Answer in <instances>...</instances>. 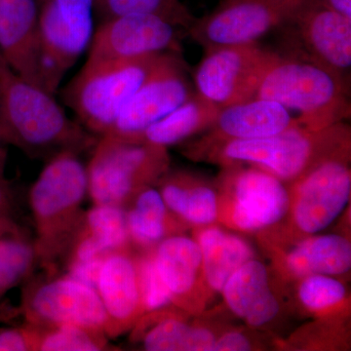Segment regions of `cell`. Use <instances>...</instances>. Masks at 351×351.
I'll return each mask as SVG.
<instances>
[{
  "mask_svg": "<svg viewBox=\"0 0 351 351\" xmlns=\"http://www.w3.org/2000/svg\"><path fill=\"white\" fill-rule=\"evenodd\" d=\"M195 239L202 254L205 283L211 293H221L233 272L255 256L246 240L214 225L202 226Z\"/></svg>",
  "mask_w": 351,
  "mask_h": 351,
  "instance_id": "obj_25",
  "label": "cell"
},
{
  "mask_svg": "<svg viewBox=\"0 0 351 351\" xmlns=\"http://www.w3.org/2000/svg\"><path fill=\"white\" fill-rule=\"evenodd\" d=\"M221 293L228 309L251 328L269 324L280 311L269 269L254 258L233 272Z\"/></svg>",
  "mask_w": 351,
  "mask_h": 351,
  "instance_id": "obj_20",
  "label": "cell"
},
{
  "mask_svg": "<svg viewBox=\"0 0 351 351\" xmlns=\"http://www.w3.org/2000/svg\"><path fill=\"white\" fill-rule=\"evenodd\" d=\"M254 345L246 334L240 331L225 332L217 337L213 351L253 350Z\"/></svg>",
  "mask_w": 351,
  "mask_h": 351,
  "instance_id": "obj_35",
  "label": "cell"
},
{
  "mask_svg": "<svg viewBox=\"0 0 351 351\" xmlns=\"http://www.w3.org/2000/svg\"><path fill=\"white\" fill-rule=\"evenodd\" d=\"M13 145V141L10 132L8 130V127H7L5 121H4L1 108H0V145Z\"/></svg>",
  "mask_w": 351,
  "mask_h": 351,
  "instance_id": "obj_38",
  "label": "cell"
},
{
  "mask_svg": "<svg viewBox=\"0 0 351 351\" xmlns=\"http://www.w3.org/2000/svg\"><path fill=\"white\" fill-rule=\"evenodd\" d=\"M219 110L218 106L195 92L189 100L147 127L138 141L167 149L207 130L213 124Z\"/></svg>",
  "mask_w": 351,
  "mask_h": 351,
  "instance_id": "obj_26",
  "label": "cell"
},
{
  "mask_svg": "<svg viewBox=\"0 0 351 351\" xmlns=\"http://www.w3.org/2000/svg\"><path fill=\"white\" fill-rule=\"evenodd\" d=\"M151 251L173 304L191 313L203 311L211 292L205 283L202 254L196 240L173 234Z\"/></svg>",
  "mask_w": 351,
  "mask_h": 351,
  "instance_id": "obj_17",
  "label": "cell"
},
{
  "mask_svg": "<svg viewBox=\"0 0 351 351\" xmlns=\"http://www.w3.org/2000/svg\"><path fill=\"white\" fill-rule=\"evenodd\" d=\"M295 126L302 125L282 106L254 98L221 108L197 144L267 138Z\"/></svg>",
  "mask_w": 351,
  "mask_h": 351,
  "instance_id": "obj_19",
  "label": "cell"
},
{
  "mask_svg": "<svg viewBox=\"0 0 351 351\" xmlns=\"http://www.w3.org/2000/svg\"><path fill=\"white\" fill-rule=\"evenodd\" d=\"M274 55L257 43L208 49L193 75L195 92L221 108L251 100Z\"/></svg>",
  "mask_w": 351,
  "mask_h": 351,
  "instance_id": "obj_11",
  "label": "cell"
},
{
  "mask_svg": "<svg viewBox=\"0 0 351 351\" xmlns=\"http://www.w3.org/2000/svg\"><path fill=\"white\" fill-rule=\"evenodd\" d=\"M96 290L107 313L105 332L108 337L128 331L145 315L137 256L132 255L130 248L112 252L104 258Z\"/></svg>",
  "mask_w": 351,
  "mask_h": 351,
  "instance_id": "obj_18",
  "label": "cell"
},
{
  "mask_svg": "<svg viewBox=\"0 0 351 351\" xmlns=\"http://www.w3.org/2000/svg\"><path fill=\"white\" fill-rule=\"evenodd\" d=\"M191 86L181 53H164L149 77L127 101L107 133L138 141L141 134L189 100Z\"/></svg>",
  "mask_w": 351,
  "mask_h": 351,
  "instance_id": "obj_13",
  "label": "cell"
},
{
  "mask_svg": "<svg viewBox=\"0 0 351 351\" xmlns=\"http://www.w3.org/2000/svg\"><path fill=\"white\" fill-rule=\"evenodd\" d=\"M38 262L34 239L13 221L0 228V298L31 276Z\"/></svg>",
  "mask_w": 351,
  "mask_h": 351,
  "instance_id": "obj_28",
  "label": "cell"
},
{
  "mask_svg": "<svg viewBox=\"0 0 351 351\" xmlns=\"http://www.w3.org/2000/svg\"><path fill=\"white\" fill-rule=\"evenodd\" d=\"M298 280V301L309 313L324 318L348 306V290L336 277L313 274Z\"/></svg>",
  "mask_w": 351,
  "mask_h": 351,
  "instance_id": "obj_30",
  "label": "cell"
},
{
  "mask_svg": "<svg viewBox=\"0 0 351 351\" xmlns=\"http://www.w3.org/2000/svg\"><path fill=\"white\" fill-rule=\"evenodd\" d=\"M348 97L350 89L327 69L278 52L254 95L299 113L298 121L308 129L325 128L350 119Z\"/></svg>",
  "mask_w": 351,
  "mask_h": 351,
  "instance_id": "obj_4",
  "label": "cell"
},
{
  "mask_svg": "<svg viewBox=\"0 0 351 351\" xmlns=\"http://www.w3.org/2000/svg\"><path fill=\"white\" fill-rule=\"evenodd\" d=\"M104 258L89 261V262L66 263L68 276L73 277L76 280L80 281V282L96 288L97 279H98L99 272H100Z\"/></svg>",
  "mask_w": 351,
  "mask_h": 351,
  "instance_id": "obj_34",
  "label": "cell"
},
{
  "mask_svg": "<svg viewBox=\"0 0 351 351\" xmlns=\"http://www.w3.org/2000/svg\"><path fill=\"white\" fill-rule=\"evenodd\" d=\"M128 205L125 211L131 243L147 252L166 237L176 234L173 213L158 189L152 186L141 189Z\"/></svg>",
  "mask_w": 351,
  "mask_h": 351,
  "instance_id": "obj_27",
  "label": "cell"
},
{
  "mask_svg": "<svg viewBox=\"0 0 351 351\" xmlns=\"http://www.w3.org/2000/svg\"><path fill=\"white\" fill-rule=\"evenodd\" d=\"M0 108L14 147L29 156L80 152L96 145L86 129L69 119L54 95L25 82L8 66L0 69Z\"/></svg>",
  "mask_w": 351,
  "mask_h": 351,
  "instance_id": "obj_3",
  "label": "cell"
},
{
  "mask_svg": "<svg viewBox=\"0 0 351 351\" xmlns=\"http://www.w3.org/2000/svg\"><path fill=\"white\" fill-rule=\"evenodd\" d=\"M277 29L285 52L327 69L350 89L351 19L306 0Z\"/></svg>",
  "mask_w": 351,
  "mask_h": 351,
  "instance_id": "obj_7",
  "label": "cell"
},
{
  "mask_svg": "<svg viewBox=\"0 0 351 351\" xmlns=\"http://www.w3.org/2000/svg\"><path fill=\"white\" fill-rule=\"evenodd\" d=\"M4 160V156L2 154L1 149H0V161Z\"/></svg>",
  "mask_w": 351,
  "mask_h": 351,
  "instance_id": "obj_40",
  "label": "cell"
},
{
  "mask_svg": "<svg viewBox=\"0 0 351 351\" xmlns=\"http://www.w3.org/2000/svg\"><path fill=\"white\" fill-rule=\"evenodd\" d=\"M95 0H39V29L46 89L55 95L66 73L89 49Z\"/></svg>",
  "mask_w": 351,
  "mask_h": 351,
  "instance_id": "obj_9",
  "label": "cell"
},
{
  "mask_svg": "<svg viewBox=\"0 0 351 351\" xmlns=\"http://www.w3.org/2000/svg\"><path fill=\"white\" fill-rule=\"evenodd\" d=\"M7 64H5V62L3 61V59H2L1 55H0V69L6 68Z\"/></svg>",
  "mask_w": 351,
  "mask_h": 351,
  "instance_id": "obj_39",
  "label": "cell"
},
{
  "mask_svg": "<svg viewBox=\"0 0 351 351\" xmlns=\"http://www.w3.org/2000/svg\"><path fill=\"white\" fill-rule=\"evenodd\" d=\"M181 27L152 14H127L103 21L94 32L86 62L141 59L181 53Z\"/></svg>",
  "mask_w": 351,
  "mask_h": 351,
  "instance_id": "obj_15",
  "label": "cell"
},
{
  "mask_svg": "<svg viewBox=\"0 0 351 351\" xmlns=\"http://www.w3.org/2000/svg\"><path fill=\"white\" fill-rule=\"evenodd\" d=\"M164 54V53H163ZM163 54L141 59L85 62L64 90V103L88 132L103 136L149 77Z\"/></svg>",
  "mask_w": 351,
  "mask_h": 351,
  "instance_id": "obj_5",
  "label": "cell"
},
{
  "mask_svg": "<svg viewBox=\"0 0 351 351\" xmlns=\"http://www.w3.org/2000/svg\"><path fill=\"white\" fill-rule=\"evenodd\" d=\"M226 168L219 195V221L232 230L256 232L287 216L291 199L285 182L253 166Z\"/></svg>",
  "mask_w": 351,
  "mask_h": 351,
  "instance_id": "obj_8",
  "label": "cell"
},
{
  "mask_svg": "<svg viewBox=\"0 0 351 351\" xmlns=\"http://www.w3.org/2000/svg\"><path fill=\"white\" fill-rule=\"evenodd\" d=\"M159 182L166 206L184 223L202 228L219 221V195L209 184L184 172H167Z\"/></svg>",
  "mask_w": 351,
  "mask_h": 351,
  "instance_id": "obj_24",
  "label": "cell"
},
{
  "mask_svg": "<svg viewBox=\"0 0 351 351\" xmlns=\"http://www.w3.org/2000/svg\"><path fill=\"white\" fill-rule=\"evenodd\" d=\"M350 126L343 122L321 129L295 126L267 138L195 144L186 154L225 167L249 164L291 184L329 157L350 149Z\"/></svg>",
  "mask_w": 351,
  "mask_h": 351,
  "instance_id": "obj_1",
  "label": "cell"
},
{
  "mask_svg": "<svg viewBox=\"0 0 351 351\" xmlns=\"http://www.w3.org/2000/svg\"><path fill=\"white\" fill-rule=\"evenodd\" d=\"M168 168L167 149L106 133L97 141L86 166L88 195L94 205L125 208L138 191L159 182Z\"/></svg>",
  "mask_w": 351,
  "mask_h": 351,
  "instance_id": "obj_6",
  "label": "cell"
},
{
  "mask_svg": "<svg viewBox=\"0 0 351 351\" xmlns=\"http://www.w3.org/2000/svg\"><path fill=\"white\" fill-rule=\"evenodd\" d=\"M302 0H221L196 18L186 34L205 51L218 46L257 43L278 29Z\"/></svg>",
  "mask_w": 351,
  "mask_h": 351,
  "instance_id": "obj_12",
  "label": "cell"
},
{
  "mask_svg": "<svg viewBox=\"0 0 351 351\" xmlns=\"http://www.w3.org/2000/svg\"><path fill=\"white\" fill-rule=\"evenodd\" d=\"M289 191L293 230L304 237L326 230L350 201V149L329 157L291 182Z\"/></svg>",
  "mask_w": 351,
  "mask_h": 351,
  "instance_id": "obj_10",
  "label": "cell"
},
{
  "mask_svg": "<svg viewBox=\"0 0 351 351\" xmlns=\"http://www.w3.org/2000/svg\"><path fill=\"white\" fill-rule=\"evenodd\" d=\"M0 55L15 75L47 91L39 0H0Z\"/></svg>",
  "mask_w": 351,
  "mask_h": 351,
  "instance_id": "obj_16",
  "label": "cell"
},
{
  "mask_svg": "<svg viewBox=\"0 0 351 351\" xmlns=\"http://www.w3.org/2000/svg\"><path fill=\"white\" fill-rule=\"evenodd\" d=\"M138 283L145 313H156L173 304L172 298L152 258V251L137 256Z\"/></svg>",
  "mask_w": 351,
  "mask_h": 351,
  "instance_id": "obj_32",
  "label": "cell"
},
{
  "mask_svg": "<svg viewBox=\"0 0 351 351\" xmlns=\"http://www.w3.org/2000/svg\"><path fill=\"white\" fill-rule=\"evenodd\" d=\"M133 328L149 351H213L218 337L209 328L189 324L167 308L142 316Z\"/></svg>",
  "mask_w": 351,
  "mask_h": 351,
  "instance_id": "obj_23",
  "label": "cell"
},
{
  "mask_svg": "<svg viewBox=\"0 0 351 351\" xmlns=\"http://www.w3.org/2000/svg\"><path fill=\"white\" fill-rule=\"evenodd\" d=\"M130 244L125 208L94 205L83 216L66 253V263L104 258L112 252L130 248Z\"/></svg>",
  "mask_w": 351,
  "mask_h": 351,
  "instance_id": "obj_21",
  "label": "cell"
},
{
  "mask_svg": "<svg viewBox=\"0 0 351 351\" xmlns=\"http://www.w3.org/2000/svg\"><path fill=\"white\" fill-rule=\"evenodd\" d=\"M36 328L38 330L36 350L98 351L106 350L108 346L105 332L84 327L59 325Z\"/></svg>",
  "mask_w": 351,
  "mask_h": 351,
  "instance_id": "obj_31",
  "label": "cell"
},
{
  "mask_svg": "<svg viewBox=\"0 0 351 351\" xmlns=\"http://www.w3.org/2000/svg\"><path fill=\"white\" fill-rule=\"evenodd\" d=\"M95 13L101 22L127 14H152L186 32L196 19L182 0H95Z\"/></svg>",
  "mask_w": 351,
  "mask_h": 351,
  "instance_id": "obj_29",
  "label": "cell"
},
{
  "mask_svg": "<svg viewBox=\"0 0 351 351\" xmlns=\"http://www.w3.org/2000/svg\"><path fill=\"white\" fill-rule=\"evenodd\" d=\"M23 311L27 324L38 328L75 325L105 332L107 327V313L96 288L68 274L31 286Z\"/></svg>",
  "mask_w": 351,
  "mask_h": 351,
  "instance_id": "obj_14",
  "label": "cell"
},
{
  "mask_svg": "<svg viewBox=\"0 0 351 351\" xmlns=\"http://www.w3.org/2000/svg\"><path fill=\"white\" fill-rule=\"evenodd\" d=\"M87 195V169L80 152L66 149L49 157L29 195L38 262L46 269L68 253L82 226Z\"/></svg>",
  "mask_w": 351,
  "mask_h": 351,
  "instance_id": "obj_2",
  "label": "cell"
},
{
  "mask_svg": "<svg viewBox=\"0 0 351 351\" xmlns=\"http://www.w3.org/2000/svg\"><path fill=\"white\" fill-rule=\"evenodd\" d=\"M313 5L323 7L351 19V0H306Z\"/></svg>",
  "mask_w": 351,
  "mask_h": 351,
  "instance_id": "obj_37",
  "label": "cell"
},
{
  "mask_svg": "<svg viewBox=\"0 0 351 351\" xmlns=\"http://www.w3.org/2000/svg\"><path fill=\"white\" fill-rule=\"evenodd\" d=\"M38 330L32 325L0 331V351L36 350Z\"/></svg>",
  "mask_w": 351,
  "mask_h": 351,
  "instance_id": "obj_33",
  "label": "cell"
},
{
  "mask_svg": "<svg viewBox=\"0 0 351 351\" xmlns=\"http://www.w3.org/2000/svg\"><path fill=\"white\" fill-rule=\"evenodd\" d=\"M12 221L10 218V191L3 176V160L0 161V228Z\"/></svg>",
  "mask_w": 351,
  "mask_h": 351,
  "instance_id": "obj_36",
  "label": "cell"
},
{
  "mask_svg": "<svg viewBox=\"0 0 351 351\" xmlns=\"http://www.w3.org/2000/svg\"><path fill=\"white\" fill-rule=\"evenodd\" d=\"M281 265L295 279L313 274L341 276L351 269V244L343 235H307L289 249Z\"/></svg>",
  "mask_w": 351,
  "mask_h": 351,
  "instance_id": "obj_22",
  "label": "cell"
}]
</instances>
